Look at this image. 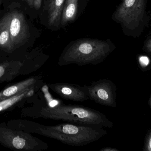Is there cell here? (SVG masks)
<instances>
[{"instance_id": "obj_1", "label": "cell", "mask_w": 151, "mask_h": 151, "mask_svg": "<svg viewBox=\"0 0 151 151\" xmlns=\"http://www.w3.org/2000/svg\"><path fill=\"white\" fill-rule=\"evenodd\" d=\"M34 116L104 128H111L112 126V123L105 114L99 111L77 105H65L62 102L54 106H50L47 104L39 105Z\"/></svg>"}, {"instance_id": "obj_2", "label": "cell", "mask_w": 151, "mask_h": 151, "mask_svg": "<svg viewBox=\"0 0 151 151\" xmlns=\"http://www.w3.org/2000/svg\"><path fill=\"white\" fill-rule=\"evenodd\" d=\"M34 133L72 146L90 144L107 134V131L101 127L69 122L54 126H45L38 123Z\"/></svg>"}, {"instance_id": "obj_3", "label": "cell", "mask_w": 151, "mask_h": 151, "mask_svg": "<svg viewBox=\"0 0 151 151\" xmlns=\"http://www.w3.org/2000/svg\"><path fill=\"white\" fill-rule=\"evenodd\" d=\"M114 48L113 44L109 42L91 39L77 40L65 48L58 65H97L102 63Z\"/></svg>"}, {"instance_id": "obj_4", "label": "cell", "mask_w": 151, "mask_h": 151, "mask_svg": "<svg viewBox=\"0 0 151 151\" xmlns=\"http://www.w3.org/2000/svg\"><path fill=\"white\" fill-rule=\"evenodd\" d=\"M148 0H122L113 15L127 36L139 37L149 26L150 19L146 11Z\"/></svg>"}, {"instance_id": "obj_5", "label": "cell", "mask_w": 151, "mask_h": 151, "mask_svg": "<svg viewBox=\"0 0 151 151\" xmlns=\"http://www.w3.org/2000/svg\"><path fill=\"white\" fill-rule=\"evenodd\" d=\"M0 142L10 148L24 150L41 151L49 148L47 143L28 133H18L2 127H0Z\"/></svg>"}, {"instance_id": "obj_6", "label": "cell", "mask_w": 151, "mask_h": 151, "mask_svg": "<svg viewBox=\"0 0 151 151\" xmlns=\"http://www.w3.org/2000/svg\"><path fill=\"white\" fill-rule=\"evenodd\" d=\"M89 99L108 107L115 105V90L113 82L106 79L94 81L89 86L84 85Z\"/></svg>"}, {"instance_id": "obj_7", "label": "cell", "mask_w": 151, "mask_h": 151, "mask_svg": "<svg viewBox=\"0 0 151 151\" xmlns=\"http://www.w3.org/2000/svg\"><path fill=\"white\" fill-rule=\"evenodd\" d=\"M47 87L62 98L73 102H84L89 98L84 86L67 82L47 83Z\"/></svg>"}, {"instance_id": "obj_8", "label": "cell", "mask_w": 151, "mask_h": 151, "mask_svg": "<svg viewBox=\"0 0 151 151\" xmlns=\"http://www.w3.org/2000/svg\"><path fill=\"white\" fill-rule=\"evenodd\" d=\"M9 30L13 50L26 41L29 37L28 27L23 13L18 11L10 13Z\"/></svg>"}, {"instance_id": "obj_9", "label": "cell", "mask_w": 151, "mask_h": 151, "mask_svg": "<svg viewBox=\"0 0 151 151\" xmlns=\"http://www.w3.org/2000/svg\"><path fill=\"white\" fill-rule=\"evenodd\" d=\"M40 82L41 80L39 78L33 77L12 85L0 92V101L23 93L28 90L35 88L38 85L42 84V83L37 84Z\"/></svg>"}, {"instance_id": "obj_10", "label": "cell", "mask_w": 151, "mask_h": 151, "mask_svg": "<svg viewBox=\"0 0 151 151\" xmlns=\"http://www.w3.org/2000/svg\"><path fill=\"white\" fill-rule=\"evenodd\" d=\"M65 0H47L46 9L50 26H58L61 22Z\"/></svg>"}, {"instance_id": "obj_11", "label": "cell", "mask_w": 151, "mask_h": 151, "mask_svg": "<svg viewBox=\"0 0 151 151\" xmlns=\"http://www.w3.org/2000/svg\"><path fill=\"white\" fill-rule=\"evenodd\" d=\"M10 13L0 20V49L13 50L9 30Z\"/></svg>"}, {"instance_id": "obj_12", "label": "cell", "mask_w": 151, "mask_h": 151, "mask_svg": "<svg viewBox=\"0 0 151 151\" xmlns=\"http://www.w3.org/2000/svg\"><path fill=\"white\" fill-rule=\"evenodd\" d=\"M78 0H66L64 4L61 17V25L65 26L75 18L77 12Z\"/></svg>"}, {"instance_id": "obj_13", "label": "cell", "mask_w": 151, "mask_h": 151, "mask_svg": "<svg viewBox=\"0 0 151 151\" xmlns=\"http://www.w3.org/2000/svg\"><path fill=\"white\" fill-rule=\"evenodd\" d=\"M34 90L35 88L31 89L9 98L0 101V112L16 105L17 103L21 102L24 98L32 96L33 95Z\"/></svg>"}, {"instance_id": "obj_14", "label": "cell", "mask_w": 151, "mask_h": 151, "mask_svg": "<svg viewBox=\"0 0 151 151\" xmlns=\"http://www.w3.org/2000/svg\"><path fill=\"white\" fill-rule=\"evenodd\" d=\"M144 48L145 50L151 53V34L147 36L145 41Z\"/></svg>"}, {"instance_id": "obj_15", "label": "cell", "mask_w": 151, "mask_h": 151, "mask_svg": "<svg viewBox=\"0 0 151 151\" xmlns=\"http://www.w3.org/2000/svg\"><path fill=\"white\" fill-rule=\"evenodd\" d=\"M10 64V63L9 62L3 63L0 64V78L4 75V74L5 73V72L7 70V68L9 66Z\"/></svg>"}, {"instance_id": "obj_16", "label": "cell", "mask_w": 151, "mask_h": 151, "mask_svg": "<svg viewBox=\"0 0 151 151\" xmlns=\"http://www.w3.org/2000/svg\"><path fill=\"white\" fill-rule=\"evenodd\" d=\"M139 61H140L141 64L142 65L144 66L148 65L149 64V62H150L149 59L147 56H141L139 59Z\"/></svg>"}, {"instance_id": "obj_17", "label": "cell", "mask_w": 151, "mask_h": 151, "mask_svg": "<svg viewBox=\"0 0 151 151\" xmlns=\"http://www.w3.org/2000/svg\"><path fill=\"white\" fill-rule=\"evenodd\" d=\"M42 0H33V6L36 9H40L41 5Z\"/></svg>"}, {"instance_id": "obj_18", "label": "cell", "mask_w": 151, "mask_h": 151, "mask_svg": "<svg viewBox=\"0 0 151 151\" xmlns=\"http://www.w3.org/2000/svg\"><path fill=\"white\" fill-rule=\"evenodd\" d=\"M117 150H115V149H112V148H103L100 150V151H115Z\"/></svg>"}, {"instance_id": "obj_19", "label": "cell", "mask_w": 151, "mask_h": 151, "mask_svg": "<svg viewBox=\"0 0 151 151\" xmlns=\"http://www.w3.org/2000/svg\"><path fill=\"white\" fill-rule=\"evenodd\" d=\"M31 7L33 6V0H24Z\"/></svg>"}, {"instance_id": "obj_20", "label": "cell", "mask_w": 151, "mask_h": 151, "mask_svg": "<svg viewBox=\"0 0 151 151\" xmlns=\"http://www.w3.org/2000/svg\"><path fill=\"white\" fill-rule=\"evenodd\" d=\"M149 147L151 150V137L150 139V142H149Z\"/></svg>"}, {"instance_id": "obj_21", "label": "cell", "mask_w": 151, "mask_h": 151, "mask_svg": "<svg viewBox=\"0 0 151 151\" xmlns=\"http://www.w3.org/2000/svg\"><path fill=\"white\" fill-rule=\"evenodd\" d=\"M150 20H151V13H150Z\"/></svg>"}, {"instance_id": "obj_22", "label": "cell", "mask_w": 151, "mask_h": 151, "mask_svg": "<svg viewBox=\"0 0 151 151\" xmlns=\"http://www.w3.org/2000/svg\"><path fill=\"white\" fill-rule=\"evenodd\" d=\"M2 0H0V5H1V3Z\"/></svg>"}]
</instances>
